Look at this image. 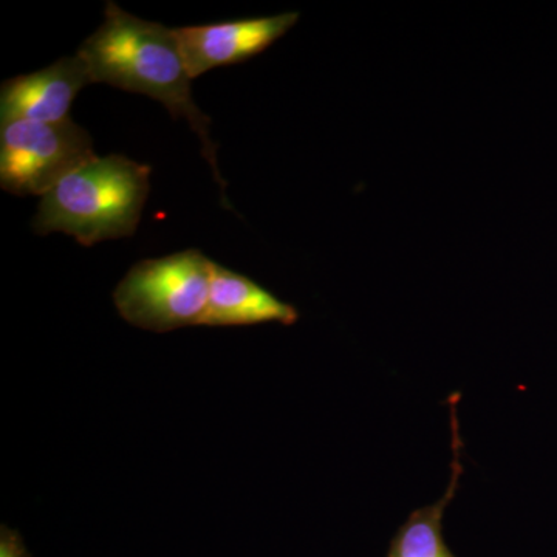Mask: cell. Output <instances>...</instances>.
<instances>
[{
	"label": "cell",
	"instance_id": "obj_1",
	"mask_svg": "<svg viewBox=\"0 0 557 557\" xmlns=\"http://www.w3.org/2000/svg\"><path fill=\"white\" fill-rule=\"evenodd\" d=\"M78 54L89 69L91 83H104L160 101L174 119L188 120L199 135L205 159L226 201V183L219 172L218 148L209 137L211 120L190 94V78L175 32L156 22L139 20L115 2L106 3L104 22L81 44Z\"/></svg>",
	"mask_w": 557,
	"mask_h": 557
},
{
	"label": "cell",
	"instance_id": "obj_3",
	"mask_svg": "<svg viewBox=\"0 0 557 557\" xmlns=\"http://www.w3.org/2000/svg\"><path fill=\"white\" fill-rule=\"evenodd\" d=\"M212 267L199 249H186L135 263L113 292L124 321L149 332L168 333L201 325L207 313Z\"/></svg>",
	"mask_w": 557,
	"mask_h": 557
},
{
	"label": "cell",
	"instance_id": "obj_6",
	"mask_svg": "<svg viewBox=\"0 0 557 557\" xmlns=\"http://www.w3.org/2000/svg\"><path fill=\"white\" fill-rule=\"evenodd\" d=\"M87 84H91L89 69L79 54L62 58L30 75L5 81L0 90V124L69 120L73 100Z\"/></svg>",
	"mask_w": 557,
	"mask_h": 557
},
{
	"label": "cell",
	"instance_id": "obj_2",
	"mask_svg": "<svg viewBox=\"0 0 557 557\" xmlns=\"http://www.w3.org/2000/svg\"><path fill=\"white\" fill-rule=\"evenodd\" d=\"M150 168L124 156L95 157L40 201L35 233H65L83 247L134 236L149 194Z\"/></svg>",
	"mask_w": 557,
	"mask_h": 557
},
{
	"label": "cell",
	"instance_id": "obj_4",
	"mask_svg": "<svg viewBox=\"0 0 557 557\" xmlns=\"http://www.w3.org/2000/svg\"><path fill=\"white\" fill-rule=\"evenodd\" d=\"M95 157L89 132L70 119L0 126V186L14 196L44 197Z\"/></svg>",
	"mask_w": 557,
	"mask_h": 557
},
{
	"label": "cell",
	"instance_id": "obj_9",
	"mask_svg": "<svg viewBox=\"0 0 557 557\" xmlns=\"http://www.w3.org/2000/svg\"><path fill=\"white\" fill-rule=\"evenodd\" d=\"M0 557H32L20 531L0 527Z\"/></svg>",
	"mask_w": 557,
	"mask_h": 557
},
{
	"label": "cell",
	"instance_id": "obj_8",
	"mask_svg": "<svg viewBox=\"0 0 557 557\" xmlns=\"http://www.w3.org/2000/svg\"><path fill=\"white\" fill-rule=\"evenodd\" d=\"M460 392L449 395L450 434H453V463H450V480L445 496L431 507L418 508L410 512L408 520L398 528L391 541L387 557H456L446 545L443 537V519L446 508L457 496L460 487L463 465H461L460 424H458V403Z\"/></svg>",
	"mask_w": 557,
	"mask_h": 557
},
{
	"label": "cell",
	"instance_id": "obj_5",
	"mask_svg": "<svg viewBox=\"0 0 557 557\" xmlns=\"http://www.w3.org/2000/svg\"><path fill=\"white\" fill-rule=\"evenodd\" d=\"M299 21V13L174 28L190 78L211 69L251 60Z\"/></svg>",
	"mask_w": 557,
	"mask_h": 557
},
{
	"label": "cell",
	"instance_id": "obj_7",
	"mask_svg": "<svg viewBox=\"0 0 557 557\" xmlns=\"http://www.w3.org/2000/svg\"><path fill=\"white\" fill-rule=\"evenodd\" d=\"M299 318V310L292 304L278 299L252 278L214 262L207 313L201 325L234 327L267 322L295 325Z\"/></svg>",
	"mask_w": 557,
	"mask_h": 557
}]
</instances>
